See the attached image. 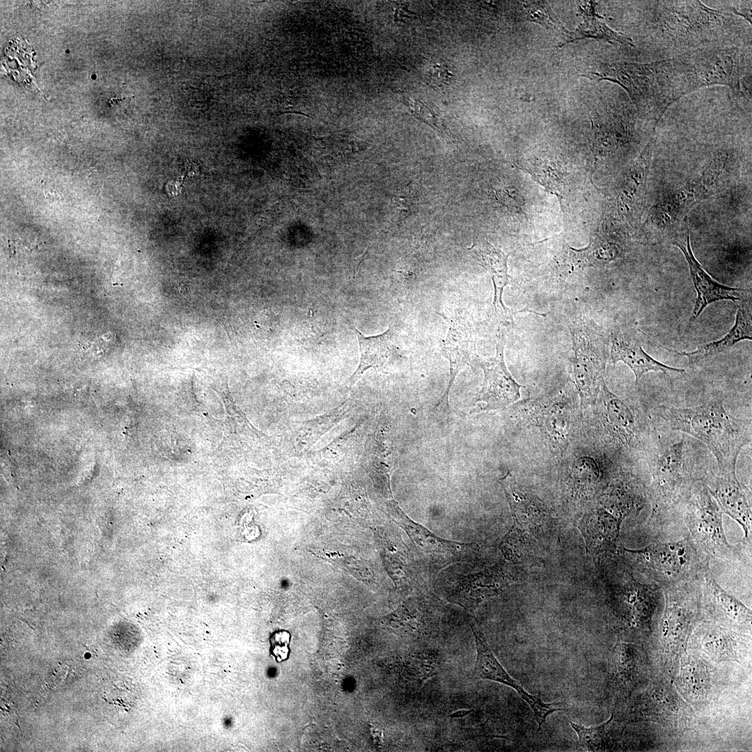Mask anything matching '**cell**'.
<instances>
[{"label": "cell", "instance_id": "cell-13", "mask_svg": "<svg viewBox=\"0 0 752 752\" xmlns=\"http://www.w3.org/2000/svg\"><path fill=\"white\" fill-rule=\"evenodd\" d=\"M701 606L703 620L742 634L751 632V610L718 583L710 565L702 575Z\"/></svg>", "mask_w": 752, "mask_h": 752}, {"label": "cell", "instance_id": "cell-15", "mask_svg": "<svg viewBox=\"0 0 752 752\" xmlns=\"http://www.w3.org/2000/svg\"><path fill=\"white\" fill-rule=\"evenodd\" d=\"M470 626L475 637L476 648V659L474 668L476 676L483 680L503 684L515 689L531 708L534 718L538 724V730L542 728L549 714L563 710V708L555 707L554 704L546 703L539 696L526 691L518 682L512 678L495 657L472 620Z\"/></svg>", "mask_w": 752, "mask_h": 752}, {"label": "cell", "instance_id": "cell-29", "mask_svg": "<svg viewBox=\"0 0 752 752\" xmlns=\"http://www.w3.org/2000/svg\"><path fill=\"white\" fill-rule=\"evenodd\" d=\"M352 329L359 341L360 360L357 368L350 377V386L355 384L368 369L382 367L388 360L395 340V333L391 327L381 334L368 337L354 327Z\"/></svg>", "mask_w": 752, "mask_h": 752}, {"label": "cell", "instance_id": "cell-24", "mask_svg": "<svg viewBox=\"0 0 752 752\" xmlns=\"http://www.w3.org/2000/svg\"><path fill=\"white\" fill-rule=\"evenodd\" d=\"M611 359L614 364L622 361L628 366L635 376L636 384L646 373L653 371L684 373V369L664 364L645 352L636 333L631 329H618L612 331Z\"/></svg>", "mask_w": 752, "mask_h": 752}, {"label": "cell", "instance_id": "cell-1", "mask_svg": "<svg viewBox=\"0 0 752 752\" xmlns=\"http://www.w3.org/2000/svg\"><path fill=\"white\" fill-rule=\"evenodd\" d=\"M657 416L671 430L702 441L717 462V471H736L738 456L751 441V421L730 414L719 400L691 407L659 406Z\"/></svg>", "mask_w": 752, "mask_h": 752}, {"label": "cell", "instance_id": "cell-27", "mask_svg": "<svg viewBox=\"0 0 752 752\" xmlns=\"http://www.w3.org/2000/svg\"><path fill=\"white\" fill-rule=\"evenodd\" d=\"M532 412L549 434L555 448H565L570 434V414L563 395L531 402Z\"/></svg>", "mask_w": 752, "mask_h": 752}, {"label": "cell", "instance_id": "cell-22", "mask_svg": "<svg viewBox=\"0 0 752 752\" xmlns=\"http://www.w3.org/2000/svg\"><path fill=\"white\" fill-rule=\"evenodd\" d=\"M676 684L682 696L693 705L710 702L718 687L716 672L700 657L684 652L677 667Z\"/></svg>", "mask_w": 752, "mask_h": 752}, {"label": "cell", "instance_id": "cell-18", "mask_svg": "<svg viewBox=\"0 0 752 752\" xmlns=\"http://www.w3.org/2000/svg\"><path fill=\"white\" fill-rule=\"evenodd\" d=\"M686 232L685 242L676 240L673 244L677 246L684 256L696 291V301L689 320V327H690L709 304L721 300L738 302L749 298V291L742 288L726 286L714 280L694 256L690 244L688 228Z\"/></svg>", "mask_w": 752, "mask_h": 752}, {"label": "cell", "instance_id": "cell-33", "mask_svg": "<svg viewBox=\"0 0 752 752\" xmlns=\"http://www.w3.org/2000/svg\"><path fill=\"white\" fill-rule=\"evenodd\" d=\"M290 634L285 630L273 632L269 637L270 653L278 662L288 658L290 654Z\"/></svg>", "mask_w": 752, "mask_h": 752}, {"label": "cell", "instance_id": "cell-17", "mask_svg": "<svg viewBox=\"0 0 752 752\" xmlns=\"http://www.w3.org/2000/svg\"><path fill=\"white\" fill-rule=\"evenodd\" d=\"M645 664L641 648L634 644L619 643L612 649L607 684L618 703L627 700L645 680Z\"/></svg>", "mask_w": 752, "mask_h": 752}, {"label": "cell", "instance_id": "cell-40", "mask_svg": "<svg viewBox=\"0 0 752 752\" xmlns=\"http://www.w3.org/2000/svg\"><path fill=\"white\" fill-rule=\"evenodd\" d=\"M471 712H472V710H457L455 712H453V713H451L449 715V716L451 717V718L460 719V718H462V717H464V716H467L468 714L471 713Z\"/></svg>", "mask_w": 752, "mask_h": 752}, {"label": "cell", "instance_id": "cell-20", "mask_svg": "<svg viewBox=\"0 0 752 752\" xmlns=\"http://www.w3.org/2000/svg\"><path fill=\"white\" fill-rule=\"evenodd\" d=\"M623 520L599 503L584 517L582 532L588 550L594 559L619 554L623 546L620 540Z\"/></svg>", "mask_w": 752, "mask_h": 752}, {"label": "cell", "instance_id": "cell-10", "mask_svg": "<svg viewBox=\"0 0 752 752\" xmlns=\"http://www.w3.org/2000/svg\"><path fill=\"white\" fill-rule=\"evenodd\" d=\"M702 480L723 513L734 519L743 530L741 548L751 554L752 509L750 490L742 484L736 471H719L703 476Z\"/></svg>", "mask_w": 752, "mask_h": 752}, {"label": "cell", "instance_id": "cell-31", "mask_svg": "<svg viewBox=\"0 0 752 752\" xmlns=\"http://www.w3.org/2000/svg\"><path fill=\"white\" fill-rule=\"evenodd\" d=\"M571 727L577 733L580 746L586 751H606L616 748L620 741L624 727L622 721L612 713L606 722L593 727H585L569 721Z\"/></svg>", "mask_w": 752, "mask_h": 752}, {"label": "cell", "instance_id": "cell-34", "mask_svg": "<svg viewBox=\"0 0 752 752\" xmlns=\"http://www.w3.org/2000/svg\"><path fill=\"white\" fill-rule=\"evenodd\" d=\"M533 171L535 178L549 190L554 192V194L559 191L563 182L556 173V171L549 165L542 164V166H535Z\"/></svg>", "mask_w": 752, "mask_h": 752}, {"label": "cell", "instance_id": "cell-5", "mask_svg": "<svg viewBox=\"0 0 752 752\" xmlns=\"http://www.w3.org/2000/svg\"><path fill=\"white\" fill-rule=\"evenodd\" d=\"M629 93L637 109L656 120L680 98L679 88L671 59L651 63L616 62L605 73Z\"/></svg>", "mask_w": 752, "mask_h": 752}, {"label": "cell", "instance_id": "cell-7", "mask_svg": "<svg viewBox=\"0 0 752 752\" xmlns=\"http://www.w3.org/2000/svg\"><path fill=\"white\" fill-rule=\"evenodd\" d=\"M602 432L610 441L632 455L648 460L655 444L648 417L639 406L622 400L604 379L593 403Z\"/></svg>", "mask_w": 752, "mask_h": 752}, {"label": "cell", "instance_id": "cell-37", "mask_svg": "<svg viewBox=\"0 0 752 752\" xmlns=\"http://www.w3.org/2000/svg\"><path fill=\"white\" fill-rule=\"evenodd\" d=\"M499 199L509 208H519L522 204L520 194L513 188L506 187L496 191Z\"/></svg>", "mask_w": 752, "mask_h": 752}, {"label": "cell", "instance_id": "cell-26", "mask_svg": "<svg viewBox=\"0 0 752 752\" xmlns=\"http://www.w3.org/2000/svg\"><path fill=\"white\" fill-rule=\"evenodd\" d=\"M735 322L732 329L721 339L699 345L690 352H678L684 356L692 366L703 365L706 361L719 354L727 352L736 343L743 340L752 339L751 301L749 298L737 302Z\"/></svg>", "mask_w": 752, "mask_h": 752}, {"label": "cell", "instance_id": "cell-21", "mask_svg": "<svg viewBox=\"0 0 752 752\" xmlns=\"http://www.w3.org/2000/svg\"><path fill=\"white\" fill-rule=\"evenodd\" d=\"M742 633L707 620H702L689 639L692 645L715 662L739 661L742 658L746 641Z\"/></svg>", "mask_w": 752, "mask_h": 752}, {"label": "cell", "instance_id": "cell-4", "mask_svg": "<svg viewBox=\"0 0 752 752\" xmlns=\"http://www.w3.org/2000/svg\"><path fill=\"white\" fill-rule=\"evenodd\" d=\"M633 570L661 588L702 577L709 561H704L687 533L680 540H655L637 549L624 546L618 554Z\"/></svg>", "mask_w": 752, "mask_h": 752}, {"label": "cell", "instance_id": "cell-2", "mask_svg": "<svg viewBox=\"0 0 752 752\" xmlns=\"http://www.w3.org/2000/svg\"><path fill=\"white\" fill-rule=\"evenodd\" d=\"M648 462L651 481L647 492L651 510L645 527L654 540L681 519L693 486L702 476L688 462L683 437L673 443L665 444L658 439Z\"/></svg>", "mask_w": 752, "mask_h": 752}, {"label": "cell", "instance_id": "cell-16", "mask_svg": "<svg viewBox=\"0 0 752 752\" xmlns=\"http://www.w3.org/2000/svg\"><path fill=\"white\" fill-rule=\"evenodd\" d=\"M718 177L709 168L704 167L694 181L666 194L651 210L650 220L652 224L666 228L683 221L689 210L697 202L710 195Z\"/></svg>", "mask_w": 752, "mask_h": 752}, {"label": "cell", "instance_id": "cell-19", "mask_svg": "<svg viewBox=\"0 0 752 752\" xmlns=\"http://www.w3.org/2000/svg\"><path fill=\"white\" fill-rule=\"evenodd\" d=\"M469 249L491 275L494 285L492 309L498 322L510 326L514 324V317L517 313L528 312L537 314V312L528 308L511 310L503 302V290L510 283L507 267L508 255L483 240L475 241ZM537 315H541L542 313H538Z\"/></svg>", "mask_w": 752, "mask_h": 752}, {"label": "cell", "instance_id": "cell-6", "mask_svg": "<svg viewBox=\"0 0 752 752\" xmlns=\"http://www.w3.org/2000/svg\"><path fill=\"white\" fill-rule=\"evenodd\" d=\"M681 519L696 549L705 561L721 563L744 561L741 547L728 542L723 524V512L700 479L693 486Z\"/></svg>", "mask_w": 752, "mask_h": 752}, {"label": "cell", "instance_id": "cell-28", "mask_svg": "<svg viewBox=\"0 0 752 752\" xmlns=\"http://www.w3.org/2000/svg\"><path fill=\"white\" fill-rule=\"evenodd\" d=\"M579 14L583 22L574 31L566 30L564 39L559 43L558 47L588 38L634 46L632 39L629 36L613 30L605 23L604 17L596 13L593 1H585L579 4Z\"/></svg>", "mask_w": 752, "mask_h": 752}, {"label": "cell", "instance_id": "cell-38", "mask_svg": "<svg viewBox=\"0 0 752 752\" xmlns=\"http://www.w3.org/2000/svg\"><path fill=\"white\" fill-rule=\"evenodd\" d=\"M112 344V338L111 334L107 333L104 335L97 336L95 340L86 342V350H89L90 353H95L99 354L100 353H104L109 349V345Z\"/></svg>", "mask_w": 752, "mask_h": 752}, {"label": "cell", "instance_id": "cell-12", "mask_svg": "<svg viewBox=\"0 0 752 752\" xmlns=\"http://www.w3.org/2000/svg\"><path fill=\"white\" fill-rule=\"evenodd\" d=\"M696 89L714 84L730 86L735 94L742 95V69L738 50H698L684 54Z\"/></svg>", "mask_w": 752, "mask_h": 752}, {"label": "cell", "instance_id": "cell-39", "mask_svg": "<svg viewBox=\"0 0 752 752\" xmlns=\"http://www.w3.org/2000/svg\"><path fill=\"white\" fill-rule=\"evenodd\" d=\"M394 205L397 207L398 220L406 218L413 205L411 196L409 194L400 195L393 198Z\"/></svg>", "mask_w": 752, "mask_h": 752}, {"label": "cell", "instance_id": "cell-32", "mask_svg": "<svg viewBox=\"0 0 752 752\" xmlns=\"http://www.w3.org/2000/svg\"><path fill=\"white\" fill-rule=\"evenodd\" d=\"M522 13L524 20L537 22L546 29H555L563 33L567 30L546 1H524Z\"/></svg>", "mask_w": 752, "mask_h": 752}, {"label": "cell", "instance_id": "cell-14", "mask_svg": "<svg viewBox=\"0 0 752 752\" xmlns=\"http://www.w3.org/2000/svg\"><path fill=\"white\" fill-rule=\"evenodd\" d=\"M506 336L500 332L494 357L489 359L476 357L475 362L482 368L484 379L477 402H485L483 409H498L507 407L520 397L522 387L512 377L504 361Z\"/></svg>", "mask_w": 752, "mask_h": 752}, {"label": "cell", "instance_id": "cell-11", "mask_svg": "<svg viewBox=\"0 0 752 752\" xmlns=\"http://www.w3.org/2000/svg\"><path fill=\"white\" fill-rule=\"evenodd\" d=\"M393 512L396 521L406 531L424 562L434 572L449 564L468 561L476 552V545L439 538L412 520L399 508H395Z\"/></svg>", "mask_w": 752, "mask_h": 752}, {"label": "cell", "instance_id": "cell-25", "mask_svg": "<svg viewBox=\"0 0 752 752\" xmlns=\"http://www.w3.org/2000/svg\"><path fill=\"white\" fill-rule=\"evenodd\" d=\"M507 570L494 567L481 572L463 577L455 585L451 602L473 612L485 600L496 595L509 583Z\"/></svg>", "mask_w": 752, "mask_h": 752}, {"label": "cell", "instance_id": "cell-30", "mask_svg": "<svg viewBox=\"0 0 752 752\" xmlns=\"http://www.w3.org/2000/svg\"><path fill=\"white\" fill-rule=\"evenodd\" d=\"M655 144L653 133L628 173L629 189L624 192L623 203L632 213L636 212L638 215L643 213L645 205L646 185Z\"/></svg>", "mask_w": 752, "mask_h": 752}, {"label": "cell", "instance_id": "cell-8", "mask_svg": "<svg viewBox=\"0 0 752 752\" xmlns=\"http://www.w3.org/2000/svg\"><path fill=\"white\" fill-rule=\"evenodd\" d=\"M574 359L573 373L582 404H593L606 363L605 345L591 324L577 319L570 322Z\"/></svg>", "mask_w": 752, "mask_h": 752}, {"label": "cell", "instance_id": "cell-35", "mask_svg": "<svg viewBox=\"0 0 752 752\" xmlns=\"http://www.w3.org/2000/svg\"><path fill=\"white\" fill-rule=\"evenodd\" d=\"M449 66L445 63H436L428 71L427 77L430 84L439 88L451 83L453 74Z\"/></svg>", "mask_w": 752, "mask_h": 752}, {"label": "cell", "instance_id": "cell-9", "mask_svg": "<svg viewBox=\"0 0 752 752\" xmlns=\"http://www.w3.org/2000/svg\"><path fill=\"white\" fill-rule=\"evenodd\" d=\"M624 703L628 704L626 710L622 717L616 718H622V722L649 721L673 728L687 725L688 707L666 680L652 682L643 691Z\"/></svg>", "mask_w": 752, "mask_h": 752}, {"label": "cell", "instance_id": "cell-3", "mask_svg": "<svg viewBox=\"0 0 752 752\" xmlns=\"http://www.w3.org/2000/svg\"><path fill=\"white\" fill-rule=\"evenodd\" d=\"M701 581L702 577L662 588L664 608L652 636L658 643L661 663L671 675L686 652L693 630L703 620Z\"/></svg>", "mask_w": 752, "mask_h": 752}, {"label": "cell", "instance_id": "cell-36", "mask_svg": "<svg viewBox=\"0 0 752 752\" xmlns=\"http://www.w3.org/2000/svg\"><path fill=\"white\" fill-rule=\"evenodd\" d=\"M412 103L413 104H411V108H413V109H411V111L414 116L418 119H421L431 127L441 130L442 125L441 122L436 118L429 108L419 100H414Z\"/></svg>", "mask_w": 752, "mask_h": 752}, {"label": "cell", "instance_id": "cell-23", "mask_svg": "<svg viewBox=\"0 0 752 752\" xmlns=\"http://www.w3.org/2000/svg\"><path fill=\"white\" fill-rule=\"evenodd\" d=\"M448 331L442 341L441 352L449 361L450 379L446 389L437 407L448 408V395L457 374L466 366L475 361V343L469 324L462 317L453 316L448 319Z\"/></svg>", "mask_w": 752, "mask_h": 752}]
</instances>
